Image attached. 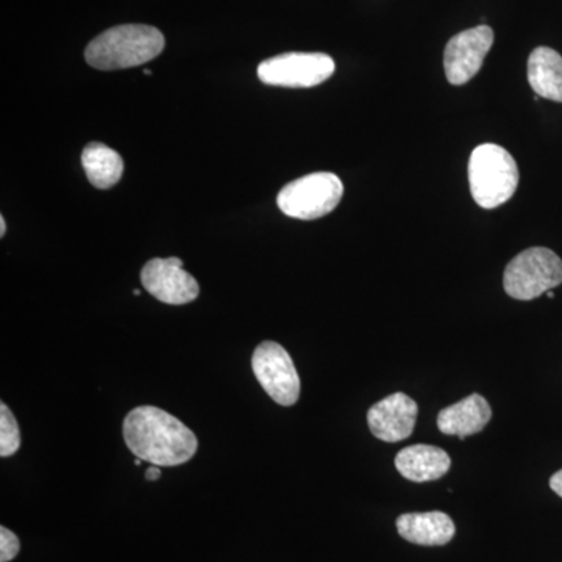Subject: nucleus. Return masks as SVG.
Returning a JSON list of instances; mask_svg holds the SVG:
<instances>
[{"label": "nucleus", "mask_w": 562, "mask_h": 562, "mask_svg": "<svg viewBox=\"0 0 562 562\" xmlns=\"http://www.w3.org/2000/svg\"><path fill=\"white\" fill-rule=\"evenodd\" d=\"M144 74H146V76H151V70L150 69H146V70H144Z\"/></svg>", "instance_id": "4be33fe9"}, {"label": "nucleus", "mask_w": 562, "mask_h": 562, "mask_svg": "<svg viewBox=\"0 0 562 562\" xmlns=\"http://www.w3.org/2000/svg\"><path fill=\"white\" fill-rule=\"evenodd\" d=\"M122 435L136 458L158 468L187 464L198 453L199 442L194 432L157 406L132 409L122 425Z\"/></svg>", "instance_id": "f257e3e1"}, {"label": "nucleus", "mask_w": 562, "mask_h": 562, "mask_svg": "<svg viewBox=\"0 0 562 562\" xmlns=\"http://www.w3.org/2000/svg\"><path fill=\"white\" fill-rule=\"evenodd\" d=\"M81 165L88 180L98 190H110L114 184L120 183L124 172L121 155L102 143H91L85 147Z\"/></svg>", "instance_id": "2eb2a0df"}, {"label": "nucleus", "mask_w": 562, "mask_h": 562, "mask_svg": "<svg viewBox=\"0 0 562 562\" xmlns=\"http://www.w3.org/2000/svg\"><path fill=\"white\" fill-rule=\"evenodd\" d=\"M344 184L331 172H314L288 183L277 198L286 216L314 221L330 214L341 202Z\"/></svg>", "instance_id": "39448f33"}, {"label": "nucleus", "mask_w": 562, "mask_h": 562, "mask_svg": "<svg viewBox=\"0 0 562 562\" xmlns=\"http://www.w3.org/2000/svg\"><path fill=\"white\" fill-rule=\"evenodd\" d=\"M21 550V542L18 536L9 528H0V562H10L18 557Z\"/></svg>", "instance_id": "f3484780"}, {"label": "nucleus", "mask_w": 562, "mask_h": 562, "mask_svg": "<svg viewBox=\"0 0 562 562\" xmlns=\"http://www.w3.org/2000/svg\"><path fill=\"white\" fill-rule=\"evenodd\" d=\"M397 531L405 541L436 547L452 541L457 528L446 513H408L398 517Z\"/></svg>", "instance_id": "ddd939ff"}, {"label": "nucleus", "mask_w": 562, "mask_h": 562, "mask_svg": "<svg viewBox=\"0 0 562 562\" xmlns=\"http://www.w3.org/2000/svg\"><path fill=\"white\" fill-rule=\"evenodd\" d=\"M550 487H552V491L557 492V494L562 497V469L560 472L554 473L552 479H550Z\"/></svg>", "instance_id": "a211bd4d"}, {"label": "nucleus", "mask_w": 562, "mask_h": 562, "mask_svg": "<svg viewBox=\"0 0 562 562\" xmlns=\"http://www.w3.org/2000/svg\"><path fill=\"white\" fill-rule=\"evenodd\" d=\"M417 414V403L403 392H395L369 409L368 424L380 441L398 442L413 435Z\"/></svg>", "instance_id": "9d476101"}, {"label": "nucleus", "mask_w": 562, "mask_h": 562, "mask_svg": "<svg viewBox=\"0 0 562 562\" xmlns=\"http://www.w3.org/2000/svg\"><path fill=\"white\" fill-rule=\"evenodd\" d=\"M562 283V260L546 247H531L508 262L503 288L516 301H535Z\"/></svg>", "instance_id": "20e7f679"}, {"label": "nucleus", "mask_w": 562, "mask_h": 562, "mask_svg": "<svg viewBox=\"0 0 562 562\" xmlns=\"http://www.w3.org/2000/svg\"><path fill=\"white\" fill-rule=\"evenodd\" d=\"M450 464L452 461L446 450L425 443L406 447L395 457V468L401 475L416 483L442 479L449 472Z\"/></svg>", "instance_id": "f8f14e48"}, {"label": "nucleus", "mask_w": 562, "mask_h": 562, "mask_svg": "<svg viewBox=\"0 0 562 562\" xmlns=\"http://www.w3.org/2000/svg\"><path fill=\"white\" fill-rule=\"evenodd\" d=\"M144 290L168 305H187L199 297V283L180 258H154L140 271Z\"/></svg>", "instance_id": "1a4fd4ad"}, {"label": "nucleus", "mask_w": 562, "mask_h": 562, "mask_svg": "<svg viewBox=\"0 0 562 562\" xmlns=\"http://www.w3.org/2000/svg\"><path fill=\"white\" fill-rule=\"evenodd\" d=\"M165 49V36L144 24H125L101 33L88 44L85 60L91 68L116 70L135 68L157 58Z\"/></svg>", "instance_id": "f03ea898"}, {"label": "nucleus", "mask_w": 562, "mask_h": 562, "mask_svg": "<svg viewBox=\"0 0 562 562\" xmlns=\"http://www.w3.org/2000/svg\"><path fill=\"white\" fill-rule=\"evenodd\" d=\"M133 294H135V295H139V294H140V291H139V290H135V292H133Z\"/></svg>", "instance_id": "5701e85b"}, {"label": "nucleus", "mask_w": 562, "mask_h": 562, "mask_svg": "<svg viewBox=\"0 0 562 562\" xmlns=\"http://www.w3.org/2000/svg\"><path fill=\"white\" fill-rule=\"evenodd\" d=\"M161 471L158 465H150L149 469L146 471V480H149V482H157V480H160Z\"/></svg>", "instance_id": "6ab92c4d"}, {"label": "nucleus", "mask_w": 562, "mask_h": 562, "mask_svg": "<svg viewBox=\"0 0 562 562\" xmlns=\"http://www.w3.org/2000/svg\"><path fill=\"white\" fill-rule=\"evenodd\" d=\"M494 44L490 25H479L454 35L443 52L447 80L454 87L468 83L483 68L484 58Z\"/></svg>", "instance_id": "6e6552de"}, {"label": "nucleus", "mask_w": 562, "mask_h": 562, "mask_svg": "<svg viewBox=\"0 0 562 562\" xmlns=\"http://www.w3.org/2000/svg\"><path fill=\"white\" fill-rule=\"evenodd\" d=\"M5 232H7V222L5 220H3V217H0V236H5Z\"/></svg>", "instance_id": "aec40b11"}, {"label": "nucleus", "mask_w": 562, "mask_h": 562, "mask_svg": "<svg viewBox=\"0 0 562 562\" xmlns=\"http://www.w3.org/2000/svg\"><path fill=\"white\" fill-rule=\"evenodd\" d=\"M21 431L18 420L5 403L0 405V457L9 458L20 450Z\"/></svg>", "instance_id": "dca6fc26"}, {"label": "nucleus", "mask_w": 562, "mask_h": 562, "mask_svg": "<svg viewBox=\"0 0 562 562\" xmlns=\"http://www.w3.org/2000/svg\"><path fill=\"white\" fill-rule=\"evenodd\" d=\"M547 295H549V297H550V299H553V297H554V292H553V290H552V291L547 292Z\"/></svg>", "instance_id": "412c9836"}, {"label": "nucleus", "mask_w": 562, "mask_h": 562, "mask_svg": "<svg viewBox=\"0 0 562 562\" xmlns=\"http://www.w3.org/2000/svg\"><path fill=\"white\" fill-rule=\"evenodd\" d=\"M528 81L532 91L553 102H562V57L550 47H538L528 58Z\"/></svg>", "instance_id": "4468645a"}, {"label": "nucleus", "mask_w": 562, "mask_h": 562, "mask_svg": "<svg viewBox=\"0 0 562 562\" xmlns=\"http://www.w3.org/2000/svg\"><path fill=\"white\" fill-rule=\"evenodd\" d=\"M251 369L273 402L281 406L297 403L301 397V379L291 355L279 342H261L251 357Z\"/></svg>", "instance_id": "0eeeda50"}, {"label": "nucleus", "mask_w": 562, "mask_h": 562, "mask_svg": "<svg viewBox=\"0 0 562 562\" xmlns=\"http://www.w3.org/2000/svg\"><path fill=\"white\" fill-rule=\"evenodd\" d=\"M519 168L513 155L497 144H482L469 160L473 201L484 210L497 209L513 198L519 184Z\"/></svg>", "instance_id": "7ed1b4c3"}, {"label": "nucleus", "mask_w": 562, "mask_h": 562, "mask_svg": "<svg viewBox=\"0 0 562 562\" xmlns=\"http://www.w3.org/2000/svg\"><path fill=\"white\" fill-rule=\"evenodd\" d=\"M335 69L330 55L290 52L262 61L258 66V79L271 87L313 88L330 79Z\"/></svg>", "instance_id": "423d86ee"}, {"label": "nucleus", "mask_w": 562, "mask_h": 562, "mask_svg": "<svg viewBox=\"0 0 562 562\" xmlns=\"http://www.w3.org/2000/svg\"><path fill=\"white\" fill-rule=\"evenodd\" d=\"M491 417L492 409L486 398L480 394H472L464 401L442 409L438 416V428L443 435L458 436L464 441L468 436L483 431Z\"/></svg>", "instance_id": "9b49d317"}]
</instances>
